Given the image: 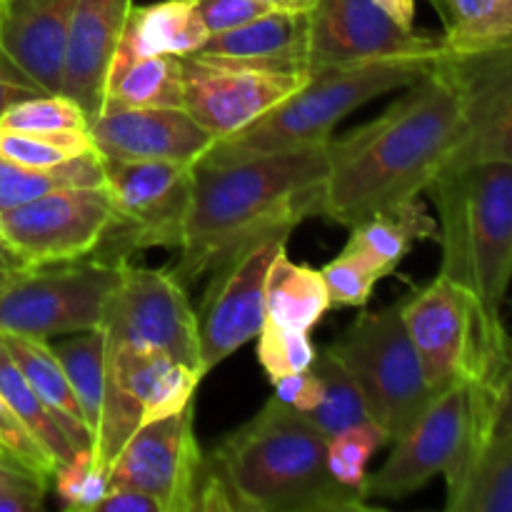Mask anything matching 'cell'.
Listing matches in <instances>:
<instances>
[{
	"instance_id": "17",
	"label": "cell",
	"mask_w": 512,
	"mask_h": 512,
	"mask_svg": "<svg viewBox=\"0 0 512 512\" xmlns=\"http://www.w3.org/2000/svg\"><path fill=\"white\" fill-rule=\"evenodd\" d=\"M310 73H280L230 60L183 58L185 110L215 140L240 133L308 83Z\"/></svg>"
},
{
	"instance_id": "47",
	"label": "cell",
	"mask_w": 512,
	"mask_h": 512,
	"mask_svg": "<svg viewBox=\"0 0 512 512\" xmlns=\"http://www.w3.org/2000/svg\"><path fill=\"white\" fill-rule=\"evenodd\" d=\"M383 10H388L400 25L415 28V0H375Z\"/></svg>"
},
{
	"instance_id": "7",
	"label": "cell",
	"mask_w": 512,
	"mask_h": 512,
	"mask_svg": "<svg viewBox=\"0 0 512 512\" xmlns=\"http://www.w3.org/2000/svg\"><path fill=\"white\" fill-rule=\"evenodd\" d=\"M328 350L360 385L370 418L393 440L438 398L425 380L400 303L378 313H360Z\"/></svg>"
},
{
	"instance_id": "24",
	"label": "cell",
	"mask_w": 512,
	"mask_h": 512,
	"mask_svg": "<svg viewBox=\"0 0 512 512\" xmlns=\"http://www.w3.org/2000/svg\"><path fill=\"white\" fill-rule=\"evenodd\" d=\"M5 348L10 350L13 360L38 398L43 400L45 408L50 410L63 433L73 443L75 450H93V435H90L85 415L80 410L78 398H75L73 388L68 383L63 365L55 358L53 348L48 340H35V338H20V335H0Z\"/></svg>"
},
{
	"instance_id": "21",
	"label": "cell",
	"mask_w": 512,
	"mask_h": 512,
	"mask_svg": "<svg viewBox=\"0 0 512 512\" xmlns=\"http://www.w3.org/2000/svg\"><path fill=\"white\" fill-rule=\"evenodd\" d=\"M78 0H5L0 48L45 90L63 88L65 40Z\"/></svg>"
},
{
	"instance_id": "40",
	"label": "cell",
	"mask_w": 512,
	"mask_h": 512,
	"mask_svg": "<svg viewBox=\"0 0 512 512\" xmlns=\"http://www.w3.org/2000/svg\"><path fill=\"white\" fill-rule=\"evenodd\" d=\"M0 445H3V450L15 460V463L33 470L35 475H40V478L48 480V483H53L55 463L45 455V450L35 443V438L25 430V425L18 420V415L8 408L3 395H0Z\"/></svg>"
},
{
	"instance_id": "18",
	"label": "cell",
	"mask_w": 512,
	"mask_h": 512,
	"mask_svg": "<svg viewBox=\"0 0 512 512\" xmlns=\"http://www.w3.org/2000/svg\"><path fill=\"white\" fill-rule=\"evenodd\" d=\"M103 160H173L195 165L213 135L183 108H133L105 100L88 128Z\"/></svg>"
},
{
	"instance_id": "20",
	"label": "cell",
	"mask_w": 512,
	"mask_h": 512,
	"mask_svg": "<svg viewBox=\"0 0 512 512\" xmlns=\"http://www.w3.org/2000/svg\"><path fill=\"white\" fill-rule=\"evenodd\" d=\"M133 0H78L65 40L63 88L88 118L105 103V80Z\"/></svg>"
},
{
	"instance_id": "49",
	"label": "cell",
	"mask_w": 512,
	"mask_h": 512,
	"mask_svg": "<svg viewBox=\"0 0 512 512\" xmlns=\"http://www.w3.org/2000/svg\"><path fill=\"white\" fill-rule=\"evenodd\" d=\"M18 268H25V265L20 263L18 255H15L13 250L0 240V270H18Z\"/></svg>"
},
{
	"instance_id": "39",
	"label": "cell",
	"mask_w": 512,
	"mask_h": 512,
	"mask_svg": "<svg viewBox=\"0 0 512 512\" xmlns=\"http://www.w3.org/2000/svg\"><path fill=\"white\" fill-rule=\"evenodd\" d=\"M53 485L65 508L93 512L108 493V470L95 463L93 450H75L73 458L55 470Z\"/></svg>"
},
{
	"instance_id": "1",
	"label": "cell",
	"mask_w": 512,
	"mask_h": 512,
	"mask_svg": "<svg viewBox=\"0 0 512 512\" xmlns=\"http://www.w3.org/2000/svg\"><path fill=\"white\" fill-rule=\"evenodd\" d=\"M443 58L383 115L328 140L320 215L353 228L380 210L420 198L448 165L465 135V105Z\"/></svg>"
},
{
	"instance_id": "42",
	"label": "cell",
	"mask_w": 512,
	"mask_h": 512,
	"mask_svg": "<svg viewBox=\"0 0 512 512\" xmlns=\"http://www.w3.org/2000/svg\"><path fill=\"white\" fill-rule=\"evenodd\" d=\"M195 5L203 15V23L210 35L238 28V25L250 23V20L275 10L263 0H195Z\"/></svg>"
},
{
	"instance_id": "32",
	"label": "cell",
	"mask_w": 512,
	"mask_h": 512,
	"mask_svg": "<svg viewBox=\"0 0 512 512\" xmlns=\"http://www.w3.org/2000/svg\"><path fill=\"white\" fill-rule=\"evenodd\" d=\"M55 358L63 365L68 383L78 398L90 435H98L105 398V335L103 330H85L75 338L50 343Z\"/></svg>"
},
{
	"instance_id": "38",
	"label": "cell",
	"mask_w": 512,
	"mask_h": 512,
	"mask_svg": "<svg viewBox=\"0 0 512 512\" xmlns=\"http://www.w3.org/2000/svg\"><path fill=\"white\" fill-rule=\"evenodd\" d=\"M315 345L310 343L308 333L283 328L265 318L258 333V360L263 365L268 380L283 378V375L308 370L315 360Z\"/></svg>"
},
{
	"instance_id": "8",
	"label": "cell",
	"mask_w": 512,
	"mask_h": 512,
	"mask_svg": "<svg viewBox=\"0 0 512 512\" xmlns=\"http://www.w3.org/2000/svg\"><path fill=\"white\" fill-rule=\"evenodd\" d=\"M103 165L113 220L95 258L120 263L148 248H180L195 165L173 160H103Z\"/></svg>"
},
{
	"instance_id": "37",
	"label": "cell",
	"mask_w": 512,
	"mask_h": 512,
	"mask_svg": "<svg viewBox=\"0 0 512 512\" xmlns=\"http://www.w3.org/2000/svg\"><path fill=\"white\" fill-rule=\"evenodd\" d=\"M320 273L328 285L330 303L343 305V308H363L378 280L388 278L373 260L350 248H343V253L330 260Z\"/></svg>"
},
{
	"instance_id": "16",
	"label": "cell",
	"mask_w": 512,
	"mask_h": 512,
	"mask_svg": "<svg viewBox=\"0 0 512 512\" xmlns=\"http://www.w3.org/2000/svg\"><path fill=\"white\" fill-rule=\"evenodd\" d=\"M310 73L383 58H443V40L400 25L375 0H318L308 13Z\"/></svg>"
},
{
	"instance_id": "34",
	"label": "cell",
	"mask_w": 512,
	"mask_h": 512,
	"mask_svg": "<svg viewBox=\"0 0 512 512\" xmlns=\"http://www.w3.org/2000/svg\"><path fill=\"white\" fill-rule=\"evenodd\" d=\"M88 128V113L63 93H40L25 98L0 118V130L10 133H88Z\"/></svg>"
},
{
	"instance_id": "4",
	"label": "cell",
	"mask_w": 512,
	"mask_h": 512,
	"mask_svg": "<svg viewBox=\"0 0 512 512\" xmlns=\"http://www.w3.org/2000/svg\"><path fill=\"white\" fill-rule=\"evenodd\" d=\"M438 210L440 273L478 303L495 348L510 358L503 303L512 283V165L500 160L448 165L425 188Z\"/></svg>"
},
{
	"instance_id": "33",
	"label": "cell",
	"mask_w": 512,
	"mask_h": 512,
	"mask_svg": "<svg viewBox=\"0 0 512 512\" xmlns=\"http://www.w3.org/2000/svg\"><path fill=\"white\" fill-rule=\"evenodd\" d=\"M313 370L323 380V400H320L318 408L303 415L325 438H333V435L343 433V430L373 420L370 418L368 403H365L363 393H360V385L355 383L348 368L328 348L315 353Z\"/></svg>"
},
{
	"instance_id": "46",
	"label": "cell",
	"mask_w": 512,
	"mask_h": 512,
	"mask_svg": "<svg viewBox=\"0 0 512 512\" xmlns=\"http://www.w3.org/2000/svg\"><path fill=\"white\" fill-rule=\"evenodd\" d=\"M93 512H163L160 503L150 495L133 488H108Z\"/></svg>"
},
{
	"instance_id": "6",
	"label": "cell",
	"mask_w": 512,
	"mask_h": 512,
	"mask_svg": "<svg viewBox=\"0 0 512 512\" xmlns=\"http://www.w3.org/2000/svg\"><path fill=\"white\" fill-rule=\"evenodd\" d=\"M400 313L430 390L440 395L468 385L473 388L475 418L480 420L508 355L490 343L473 295L438 275L400 300Z\"/></svg>"
},
{
	"instance_id": "44",
	"label": "cell",
	"mask_w": 512,
	"mask_h": 512,
	"mask_svg": "<svg viewBox=\"0 0 512 512\" xmlns=\"http://www.w3.org/2000/svg\"><path fill=\"white\" fill-rule=\"evenodd\" d=\"M45 93L3 48H0V118L13 108L15 103L25 98H33V95Z\"/></svg>"
},
{
	"instance_id": "22",
	"label": "cell",
	"mask_w": 512,
	"mask_h": 512,
	"mask_svg": "<svg viewBox=\"0 0 512 512\" xmlns=\"http://www.w3.org/2000/svg\"><path fill=\"white\" fill-rule=\"evenodd\" d=\"M308 23V13L270 10L238 28L213 33L193 55L280 70V73H310Z\"/></svg>"
},
{
	"instance_id": "9",
	"label": "cell",
	"mask_w": 512,
	"mask_h": 512,
	"mask_svg": "<svg viewBox=\"0 0 512 512\" xmlns=\"http://www.w3.org/2000/svg\"><path fill=\"white\" fill-rule=\"evenodd\" d=\"M118 278L120 263L95 255L15 270L0 290V335L50 340L100 328Z\"/></svg>"
},
{
	"instance_id": "5",
	"label": "cell",
	"mask_w": 512,
	"mask_h": 512,
	"mask_svg": "<svg viewBox=\"0 0 512 512\" xmlns=\"http://www.w3.org/2000/svg\"><path fill=\"white\" fill-rule=\"evenodd\" d=\"M440 58H383L355 65H335L310 73L308 83L270 108L240 133L210 145L198 163L225 165L258 155L293 153L328 145L340 120L373 98L403 90L435 68Z\"/></svg>"
},
{
	"instance_id": "41",
	"label": "cell",
	"mask_w": 512,
	"mask_h": 512,
	"mask_svg": "<svg viewBox=\"0 0 512 512\" xmlns=\"http://www.w3.org/2000/svg\"><path fill=\"white\" fill-rule=\"evenodd\" d=\"M508 433H512V350L503 373H500L498 383H495L493 393H490L488 403H485L483 413H480L475 450H478L485 440L500 438V435Z\"/></svg>"
},
{
	"instance_id": "3",
	"label": "cell",
	"mask_w": 512,
	"mask_h": 512,
	"mask_svg": "<svg viewBox=\"0 0 512 512\" xmlns=\"http://www.w3.org/2000/svg\"><path fill=\"white\" fill-rule=\"evenodd\" d=\"M245 512H363V490L328 468V438L295 408L273 398L210 453Z\"/></svg>"
},
{
	"instance_id": "51",
	"label": "cell",
	"mask_w": 512,
	"mask_h": 512,
	"mask_svg": "<svg viewBox=\"0 0 512 512\" xmlns=\"http://www.w3.org/2000/svg\"><path fill=\"white\" fill-rule=\"evenodd\" d=\"M0 460H13V458H10L8 453H5V450H3V445H0ZM13 463H15V460H13ZM18 465H20V463H18Z\"/></svg>"
},
{
	"instance_id": "11",
	"label": "cell",
	"mask_w": 512,
	"mask_h": 512,
	"mask_svg": "<svg viewBox=\"0 0 512 512\" xmlns=\"http://www.w3.org/2000/svg\"><path fill=\"white\" fill-rule=\"evenodd\" d=\"M203 375L158 350L105 345V398L93 458L108 470L130 435L180 413L195 400Z\"/></svg>"
},
{
	"instance_id": "50",
	"label": "cell",
	"mask_w": 512,
	"mask_h": 512,
	"mask_svg": "<svg viewBox=\"0 0 512 512\" xmlns=\"http://www.w3.org/2000/svg\"><path fill=\"white\" fill-rule=\"evenodd\" d=\"M18 270H20V268H18ZM13 273H15V270H0V290H3L5 283H8V280L13 278Z\"/></svg>"
},
{
	"instance_id": "27",
	"label": "cell",
	"mask_w": 512,
	"mask_h": 512,
	"mask_svg": "<svg viewBox=\"0 0 512 512\" xmlns=\"http://www.w3.org/2000/svg\"><path fill=\"white\" fill-rule=\"evenodd\" d=\"M105 100L133 108H183V58L178 55H113Z\"/></svg>"
},
{
	"instance_id": "14",
	"label": "cell",
	"mask_w": 512,
	"mask_h": 512,
	"mask_svg": "<svg viewBox=\"0 0 512 512\" xmlns=\"http://www.w3.org/2000/svg\"><path fill=\"white\" fill-rule=\"evenodd\" d=\"M113 220L108 188H60L0 213V240L25 268L88 258Z\"/></svg>"
},
{
	"instance_id": "28",
	"label": "cell",
	"mask_w": 512,
	"mask_h": 512,
	"mask_svg": "<svg viewBox=\"0 0 512 512\" xmlns=\"http://www.w3.org/2000/svg\"><path fill=\"white\" fill-rule=\"evenodd\" d=\"M330 293L320 270L278 253L265 278V318L283 328L310 333L330 310Z\"/></svg>"
},
{
	"instance_id": "35",
	"label": "cell",
	"mask_w": 512,
	"mask_h": 512,
	"mask_svg": "<svg viewBox=\"0 0 512 512\" xmlns=\"http://www.w3.org/2000/svg\"><path fill=\"white\" fill-rule=\"evenodd\" d=\"M393 443L388 430L375 420L360 423L355 428L328 438V468L333 478L345 488L363 490L368 480V465L380 448Z\"/></svg>"
},
{
	"instance_id": "19",
	"label": "cell",
	"mask_w": 512,
	"mask_h": 512,
	"mask_svg": "<svg viewBox=\"0 0 512 512\" xmlns=\"http://www.w3.org/2000/svg\"><path fill=\"white\" fill-rule=\"evenodd\" d=\"M443 63L465 105V135L448 165L475 160L512 165V48L470 58L445 55Z\"/></svg>"
},
{
	"instance_id": "31",
	"label": "cell",
	"mask_w": 512,
	"mask_h": 512,
	"mask_svg": "<svg viewBox=\"0 0 512 512\" xmlns=\"http://www.w3.org/2000/svg\"><path fill=\"white\" fill-rule=\"evenodd\" d=\"M0 395L5 398L8 408L18 415L20 423L25 425V430L33 435L35 443H38L40 448L45 450V455L53 460L55 470L73 458V443H70L68 435L63 433L58 420H55L53 415H50V410L45 408L43 400L38 398V393H35L33 385L28 383L23 370L18 368V363L13 360L10 350L5 348L3 338H0Z\"/></svg>"
},
{
	"instance_id": "12",
	"label": "cell",
	"mask_w": 512,
	"mask_h": 512,
	"mask_svg": "<svg viewBox=\"0 0 512 512\" xmlns=\"http://www.w3.org/2000/svg\"><path fill=\"white\" fill-rule=\"evenodd\" d=\"M100 330L108 348L158 350L203 375L198 315L170 270L138 268L133 260H120V278L105 305Z\"/></svg>"
},
{
	"instance_id": "36",
	"label": "cell",
	"mask_w": 512,
	"mask_h": 512,
	"mask_svg": "<svg viewBox=\"0 0 512 512\" xmlns=\"http://www.w3.org/2000/svg\"><path fill=\"white\" fill-rule=\"evenodd\" d=\"M85 153H98L90 133H10L0 130V155L28 168H53Z\"/></svg>"
},
{
	"instance_id": "29",
	"label": "cell",
	"mask_w": 512,
	"mask_h": 512,
	"mask_svg": "<svg viewBox=\"0 0 512 512\" xmlns=\"http://www.w3.org/2000/svg\"><path fill=\"white\" fill-rule=\"evenodd\" d=\"M450 512H512V433L490 438L470 458L455 488Z\"/></svg>"
},
{
	"instance_id": "23",
	"label": "cell",
	"mask_w": 512,
	"mask_h": 512,
	"mask_svg": "<svg viewBox=\"0 0 512 512\" xmlns=\"http://www.w3.org/2000/svg\"><path fill=\"white\" fill-rule=\"evenodd\" d=\"M210 38L195 0H160L133 5L125 20L120 55H185L198 53Z\"/></svg>"
},
{
	"instance_id": "30",
	"label": "cell",
	"mask_w": 512,
	"mask_h": 512,
	"mask_svg": "<svg viewBox=\"0 0 512 512\" xmlns=\"http://www.w3.org/2000/svg\"><path fill=\"white\" fill-rule=\"evenodd\" d=\"M60 188H105L103 158L85 153L53 168H28L0 155V213Z\"/></svg>"
},
{
	"instance_id": "52",
	"label": "cell",
	"mask_w": 512,
	"mask_h": 512,
	"mask_svg": "<svg viewBox=\"0 0 512 512\" xmlns=\"http://www.w3.org/2000/svg\"><path fill=\"white\" fill-rule=\"evenodd\" d=\"M3 5H5V0H0V18H3Z\"/></svg>"
},
{
	"instance_id": "15",
	"label": "cell",
	"mask_w": 512,
	"mask_h": 512,
	"mask_svg": "<svg viewBox=\"0 0 512 512\" xmlns=\"http://www.w3.org/2000/svg\"><path fill=\"white\" fill-rule=\"evenodd\" d=\"M195 405L143 425L108 468V488H133L160 503L163 512H195L205 455L195 438Z\"/></svg>"
},
{
	"instance_id": "25",
	"label": "cell",
	"mask_w": 512,
	"mask_h": 512,
	"mask_svg": "<svg viewBox=\"0 0 512 512\" xmlns=\"http://www.w3.org/2000/svg\"><path fill=\"white\" fill-rule=\"evenodd\" d=\"M345 248L363 253L385 275H393L405 255L420 240H438V223L428 215L420 198L393 205L355 223Z\"/></svg>"
},
{
	"instance_id": "10",
	"label": "cell",
	"mask_w": 512,
	"mask_h": 512,
	"mask_svg": "<svg viewBox=\"0 0 512 512\" xmlns=\"http://www.w3.org/2000/svg\"><path fill=\"white\" fill-rule=\"evenodd\" d=\"M478 418L473 388L458 385L440 393L425 413L393 440V453L378 473L368 475L363 498L405 500L423 490L435 475L455 488L475 453Z\"/></svg>"
},
{
	"instance_id": "2",
	"label": "cell",
	"mask_w": 512,
	"mask_h": 512,
	"mask_svg": "<svg viewBox=\"0 0 512 512\" xmlns=\"http://www.w3.org/2000/svg\"><path fill=\"white\" fill-rule=\"evenodd\" d=\"M325 178L328 145L240 163H195L180 258L170 273L188 288L260 235L293 233L320 215Z\"/></svg>"
},
{
	"instance_id": "13",
	"label": "cell",
	"mask_w": 512,
	"mask_h": 512,
	"mask_svg": "<svg viewBox=\"0 0 512 512\" xmlns=\"http://www.w3.org/2000/svg\"><path fill=\"white\" fill-rule=\"evenodd\" d=\"M288 238L285 230L260 235L210 273L195 310L203 375L258 338L265 320V278L278 253L288 250Z\"/></svg>"
},
{
	"instance_id": "45",
	"label": "cell",
	"mask_w": 512,
	"mask_h": 512,
	"mask_svg": "<svg viewBox=\"0 0 512 512\" xmlns=\"http://www.w3.org/2000/svg\"><path fill=\"white\" fill-rule=\"evenodd\" d=\"M50 483L35 475L33 470L13 463V460H0V493H23L45 498Z\"/></svg>"
},
{
	"instance_id": "43",
	"label": "cell",
	"mask_w": 512,
	"mask_h": 512,
	"mask_svg": "<svg viewBox=\"0 0 512 512\" xmlns=\"http://www.w3.org/2000/svg\"><path fill=\"white\" fill-rule=\"evenodd\" d=\"M273 390L275 398L283 400L285 405L295 408L298 413H310L323 400V380L315 373L313 365L308 370H300V373L283 375V378L273 380Z\"/></svg>"
},
{
	"instance_id": "48",
	"label": "cell",
	"mask_w": 512,
	"mask_h": 512,
	"mask_svg": "<svg viewBox=\"0 0 512 512\" xmlns=\"http://www.w3.org/2000/svg\"><path fill=\"white\" fill-rule=\"evenodd\" d=\"M275 10H293V13H310L318 0H263Z\"/></svg>"
},
{
	"instance_id": "26",
	"label": "cell",
	"mask_w": 512,
	"mask_h": 512,
	"mask_svg": "<svg viewBox=\"0 0 512 512\" xmlns=\"http://www.w3.org/2000/svg\"><path fill=\"white\" fill-rule=\"evenodd\" d=\"M443 23V48L450 58L512 48V0H430Z\"/></svg>"
}]
</instances>
